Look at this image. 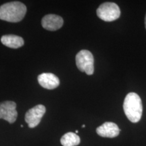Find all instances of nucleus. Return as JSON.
I'll list each match as a JSON object with an SVG mask.
<instances>
[{"label":"nucleus","instance_id":"nucleus-5","mask_svg":"<svg viewBox=\"0 0 146 146\" xmlns=\"http://www.w3.org/2000/svg\"><path fill=\"white\" fill-rule=\"evenodd\" d=\"M46 112V108L43 105L39 104L32 108L25 114V121L29 128H35L41 122V118Z\"/></svg>","mask_w":146,"mask_h":146},{"label":"nucleus","instance_id":"nucleus-12","mask_svg":"<svg viewBox=\"0 0 146 146\" xmlns=\"http://www.w3.org/2000/svg\"><path fill=\"white\" fill-rule=\"evenodd\" d=\"M145 29H146V15H145Z\"/></svg>","mask_w":146,"mask_h":146},{"label":"nucleus","instance_id":"nucleus-2","mask_svg":"<svg viewBox=\"0 0 146 146\" xmlns=\"http://www.w3.org/2000/svg\"><path fill=\"white\" fill-rule=\"evenodd\" d=\"M123 109L128 119L133 123H138L141 120L143 112L140 97L135 93L128 94L124 100Z\"/></svg>","mask_w":146,"mask_h":146},{"label":"nucleus","instance_id":"nucleus-1","mask_svg":"<svg viewBox=\"0 0 146 146\" xmlns=\"http://www.w3.org/2000/svg\"><path fill=\"white\" fill-rule=\"evenodd\" d=\"M27 7L20 1H12L0 6V20L10 23L21 21L27 13Z\"/></svg>","mask_w":146,"mask_h":146},{"label":"nucleus","instance_id":"nucleus-3","mask_svg":"<svg viewBox=\"0 0 146 146\" xmlns=\"http://www.w3.org/2000/svg\"><path fill=\"white\" fill-rule=\"evenodd\" d=\"M76 64L78 70L91 75L94 72V58L88 50H81L76 56Z\"/></svg>","mask_w":146,"mask_h":146},{"label":"nucleus","instance_id":"nucleus-9","mask_svg":"<svg viewBox=\"0 0 146 146\" xmlns=\"http://www.w3.org/2000/svg\"><path fill=\"white\" fill-rule=\"evenodd\" d=\"M37 80L39 85L47 89H56L60 85L59 78L52 73H42L38 76Z\"/></svg>","mask_w":146,"mask_h":146},{"label":"nucleus","instance_id":"nucleus-8","mask_svg":"<svg viewBox=\"0 0 146 146\" xmlns=\"http://www.w3.org/2000/svg\"><path fill=\"white\" fill-rule=\"evenodd\" d=\"M120 130L118 125L111 122H106L97 128L96 132L98 135L103 137L114 138L119 135Z\"/></svg>","mask_w":146,"mask_h":146},{"label":"nucleus","instance_id":"nucleus-7","mask_svg":"<svg viewBox=\"0 0 146 146\" xmlns=\"http://www.w3.org/2000/svg\"><path fill=\"white\" fill-rule=\"evenodd\" d=\"M63 18L56 14H47L42 18L41 25L46 30L54 31L62 27Z\"/></svg>","mask_w":146,"mask_h":146},{"label":"nucleus","instance_id":"nucleus-10","mask_svg":"<svg viewBox=\"0 0 146 146\" xmlns=\"http://www.w3.org/2000/svg\"><path fill=\"white\" fill-rule=\"evenodd\" d=\"M1 41L5 46L10 48L17 49L23 46L25 41L21 36L15 35H5L1 36Z\"/></svg>","mask_w":146,"mask_h":146},{"label":"nucleus","instance_id":"nucleus-11","mask_svg":"<svg viewBox=\"0 0 146 146\" xmlns=\"http://www.w3.org/2000/svg\"><path fill=\"white\" fill-rule=\"evenodd\" d=\"M60 142L63 146H76L81 142V139L76 133L69 132L62 137Z\"/></svg>","mask_w":146,"mask_h":146},{"label":"nucleus","instance_id":"nucleus-13","mask_svg":"<svg viewBox=\"0 0 146 146\" xmlns=\"http://www.w3.org/2000/svg\"><path fill=\"white\" fill-rule=\"evenodd\" d=\"M85 127V125H83V126H82V127H83V128H84Z\"/></svg>","mask_w":146,"mask_h":146},{"label":"nucleus","instance_id":"nucleus-6","mask_svg":"<svg viewBox=\"0 0 146 146\" xmlns=\"http://www.w3.org/2000/svg\"><path fill=\"white\" fill-rule=\"evenodd\" d=\"M17 116L15 102L5 101L0 103V119H3L10 124H12L17 119Z\"/></svg>","mask_w":146,"mask_h":146},{"label":"nucleus","instance_id":"nucleus-4","mask_svg":"<svg viewBox=\"0 0 146 146\" xmlns=\"http://www.w3.org/2000/svg\"><path fill=\"white\" fill-rule=\"evenodd\" d=\"M97 15L102 21L112 22L120 17V10L118 5L115 3L106 2L98 8Z\"/></svg>","mask_w":146,"mask_h":146}]
</instances>
